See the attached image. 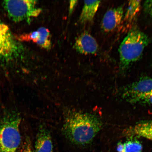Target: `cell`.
Returning <instances> with one entry per match:
<instances>
[{"label":"cell","mask_w":152,"mask_h":152,"mask_svg":"<svg viewBox=\"0 0 152 152\" xmlns=\"http://www.w3.org/2000/svg\"><path fill=\"white\" fill-rule=\"evenodd\" d=\"M102 127L101 121L94 114L72 109L64 112L63 134L73 145L83 147L90 143Z\"/></svg>","instance_id":"cell-1"},{"label":"cell","mask_w":152,"mask_h":152,"mask_svg":"<svg viewBox=\"0 0 152 152\" xmlns=\"http://www.w3.org/2000/svg\"><path fill=\"white\" fill-rule=\"evenodd\" d=\"M149 42L148 36L137 28H132L120 45V68L124 72L141 58Z\"/></svg>","instance_id":"cell-2"},{"label":"cell","mask_w":152,"mask_h":152,"mask_svg":"<svg viewBox=\"0 0 152 152\" xmlns=\"http://www.w3.org/2000/svg\"><path fill=\"white\" fill-rule=\"evenodd\" d=\"M21 121L15 111L6 112L0 121V152H18L21 137L20 130Z\"/></svg>","instance_id":"cell-3"},{"label":"cell","mask_w":152,"mask_h":152,"mask_svg":"<svg viewBox=\"0 0 152 152\" xmlns=\"http://www.w3.org/2000/svg\"><path fill=\"white\" fill-rule=\"evenodd\" d=\"M37 1L32 0L5 1L4 7L11 20L19 22L37 17L42 9L37 7Z\"/></svg>","instance_id":"cell-4"},{"label":"cell","mask_w":152,"mask_h":152,"mask_svg":"<svg viewBox=\"0 0 152 152\" xmlns=\"http://www.w3.org/2000/svg\"><path fill=\"white\" fill-rule=\"evenodd\" d=\"M20 52L18 41L8 26L0 20V61L6 62L14 60Z\"/></svg>","instance_id":"cell-5"},{"label":"cell","mask_w":152,"mask_h":152,"mask_svg":"<svg viewBox=\"0 0 152 152\" xmlns=\"http://www.w3.org/2000/svg\"><path fill=\"white\" fill-rule=\"evenodd\" d=\"M152 91V78L145 77L131 86L125 93V96L130 102H141Z\"/></svg>","instance_id":"cell-6"},{"label":"cell","mask_w":152,"mask_h":152,"mask_svg":"<svg viewBox=\"0 0 152 152\" xmlns=\"http://www.w3.org/2000/svg\"><path fill=\"white\" fill-rule=\"evenodd\" d=\"M124 17L123 6L109 9L102 18V28L106 33L115 30L121 24Z\"/></svg>","instance_id":"cell-7"},{"label":"cell","mask_w":152,"mask_h":152,"mask_svg":"<svg viewBox=\"0 0 152 152\" xmlns=\"http://www.w3.org/2000/svg\"><path fill=\"white\" fill-rule=\"evenodd\" d=\"M74 47L77 52L85 55L94 54L98 50L96 39L87 32L82 33L77 38Z\"/></svg>","instance_id":"cell-8"},{"label":"cell","mask_w":152,"mask_h":152,"mask_svg":"<svg viewBox=\"0 0 152 152\" xmlns=\"http://www.w3.org/2000/svg\"><path fill=\"white\" fill-rule=\"evenodd\" d=\"M52 136L46 127H39L35 142L33 152H53Z\"/></svg>","instance_id":"cell-9"},{"label":"cell","mask_w":152,"mask_h":152,"mask_svg":"<svg viewBox=\"0 0 152 152\" xmlns=\"http://www.w3.org/2000/svg\"><path fill=\"white\" fill-rule=\"evenodd\" d=\"M128 136H138L147 139L152 141V121L141 122L125 130Z\"/></svg>","instance_id":"cell-10"},{"label":"cell","mask_w":152,"mask_h":152,"mask_svg":"<svg viewBox=\"0 0 152 152\" xmlns=\"http://www.w3.org/2000/svg\"><path fill=\"white\" fill-rule=\"evenodd\" d=\"M99 1H87L84 4L80 16L79 21L81 23L85 24L92 22L100 4Z\"/></svg>","instance_id":"cell-11"},{"label":"cell","mask_w":152,"mask_h":152,"mask_svg":"<svg viewBox=\"0 0 152 152\" xmlns=\"http://www.w3.org/2000/svg\"><path fill=\"white\" fill-rule=\"evenodd\" d=\"M141 7V1H130L128 3L127 10L124 17L127 22L133 21L139 12Z\"/></svg>","instance_id":"cell-12"},{"label":"cell","mask_w":152,"mask_h":152,"mask_svg":"<svg viewBox=\"0 0 152 152\" xmlns=\"http://www.w3.org/2000/svg\"><path fill=\"white\" fill-rule=\"evenodd\" d=\"M39 33V37L36 43L42 48L48 50L51 48L50 31L45 27L40 28L37 30Z\"/></svg>","instance_id":"cell-13"},{"label":"cell","mask_w":152,"mask_h":152,"mask_svg":"<svg viewBox=\"0 0 152 152\" xmlns=\"http://www.w3.org/2000/svg\"><path fill=\"white\" fill-rule=\"evenodd\" d=\"M142 144L137 141L131 140L118 144L117 151L118 152H142Z\"/></svg>","instance_id":"cell-14"},{"label":"cell","mask_w":152,"mask_h":152,"mask_svg":"<svg viewBox=\"0 0 152 152\" xmlns=\"http://www.w3.org/2000/svg\"><path fill=\"white\" fill-rule=\"evenodd\" d=\"M21 152H33V148L29 140L27 139L25 142Z\"/></svg>","instance_id":"cell-15"},{"label":"cell","mask_w":152,"mask_h":152,"mask_svg":"<svg viewBox=\"0 0 152 152\" xmlns=\"http://www.w3.org/2000/svg\"><path fill=\"white\" fill-rule=\"evenodd\" d=\"M144 9L145 12L152 16V1H147L144 4Z\"/></svg>","instance_id":"cell-16"},{"label":"cell","mask_w":152,"mask_h":152,"mask_svg":"<svg viewBox=\"0 0 152 152\" xmlns=\"http://www.w3.org/2000/svg\"><path fill=\"white\" fill-rule=\"evenodd\" d=\"M77 1H70L69 7V15H71L74 10V9L77 5Z\"/></svg>","instance_id":"cell-17"},{"label":"cell","mask_w":152,"mask_h":152,"mask_svg":"<svg viewBox=\"0 0 152 152\" xmlns=\"http://www.w3.org/2000/svg\"><path fill=\"white\" fill-rule=\"evenodd\" d=\"M142 101L145 102L147 103L152 104V91L149 94L146 96Z\"/></svg>","instance_id":"cell-18"}]
</instances>
